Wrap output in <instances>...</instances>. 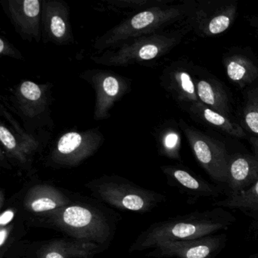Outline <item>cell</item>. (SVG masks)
Segmentation results:
<instances>
[{"label":"cell","mask_w":258,"mask_h":258,"mask_svg":"<svg viewBox=\"0 0 258 258\" xmlns=\"http://www.w3.org/2000/svg\"><path fill=\"white\" fill-rule=\"evenodd\" d=\"M180 82L182 88L183 89L184 91L186 92L188 94L194 95L195 93V87L191 81V78L188 74L183 73L180 75Z\"/></svg>","instance_id":"obj_20"},{"label":"cell","mask_w":258,"mask_h":258,"mask_svg":"<svg viewBox=\"0 0 258 258\" xmlns=\"http://www.w3.org/2000/svg\"><path fill=\"white\" fill-rule=\"evenodd\" d=\"M7 232L6 229H2L0 231V245H3L5 242L6 238H7Z\"/></svg>","instance_id":"obj_24"},{"label":"cell","mask_w":258,"mask_h":258,"mask_svg":"<svg viewBox=\"0 0 258 258\" xmlns=\"http://www.w3.org/2000/svg\"><path fill=\"white\" fill-rule=\"evenodd\" d=\"M24 12L28 17H36L40 13V2L38 0H25Z\"/></svg>","instance_id":"obj_16"},{"label":"cell","mask_w":258,"mask_h":258,"mask_svg":"<svg viewBox=\"0 0 258 258\" xmlns=\"http://www.w3.org/2000/svg\"><path fill=\"white\" fill-rule=\"evenodd\" d=\"M246 123L250 130L255 134H258V113L250 111L246 115Z\"/></svg>","instance_id":"obj_21"},{"label":"cell","mask_w":258,"mask_h":258,"mask_svg":"<svg viewBox=\"0 0 258 258\" xmlns=\"http://www.w3.org/2000/svg\"><path fill=\"white\" fill-rule=\"evenodd\" d=\"M51 31L56 37H61L66 33V24L59 16H54L51 21Z\"/></svg>","instance_id":"obj_15"},{"label":"cell","mask_w":258,"mask_h":258,"mask_svg":"<svg viewBox=\"0 0 258 258\" xmlns=\"http://www.w3.org/2000/svg\"><path fill=\"white\" fill-rule=\"evenodd\" d=\"M21 92L26 99L31 101L37 100L41 96V90L40 87L31 81H26L22 84Z\"/></svg>","instance_id":"obj_8"},{"label":"cell","mask_w":258,"mask_h":258,"mask_svg":"<svg viewBox=\"0 0 258 258\" xmlns=\"http://www.w3.org/2000/svg\"><path fill=\"white\" fill-rule=\"evenodd\" d=\"M257 180L258 160L248 156H238L229 160L226 182L227 196L246 191Z\"/></svg>","instance_id":"obj_2"},{"label":"cell","mask_w":258,"mask_h":258,"mask_svg":"<svg viewBox=\"0 0 258 258\" xmlns=\"http://www.w3.org/2000/svg\"><path fill=\"white\" fill-rule=\"evenodd\" d=\"M246 70L242 66L235 62V61H232L229 63L227 67V74L228 76L232 80V81H239L244 78L245 75Z\"/></svg>","instance_id":"obj_11"},{"label":"cell","mask_w":258,"mask_h":258,"mask_svg":"<svg viewBox=\"0 0 258 258\" xmlns=\"http://www.w3.org/2000/svg\"><path fill=\"white\" fill-rule=\"evenodd\" d=\"M46 258H64L60 253L56 252H51L46 255Z\"/></svg>","instance_id":"obj_25"},{"label":"cell","mask_w":258,"mask_h":258,"mask_svg":"<svg viewBox=\"0 0 258 258\" xmlns=\"http://www.w3.org/2000/svg\"><path fill=\"white\" fill-rule=\"evenodd\" d=\"M173 177L180 187L181 190L189 199L196 200L205 198H216L223 193L222 188L183 169L173 170Z\"/></svg>","instance_id":"obj_3"},{"label":"cell","mask_w":258,"mask_h":258,"mask_svg":"<svg viewBox=\"0 0 258 258\" xmlns=\"http://www.w3.org/2000/svg\"><path fill=\"white\" fill-rule=\"evenodd\" d=\"M4 43L2 40H0V52H4Z\"/></svg>","instance_id":"obj_26"},{"label":"cell","mask_w":258,"mask_h":258,"mask_svg":"<svg viewBox=\"0 0 258 258\" xmlns=\"http://www.w3.org/2000/svg\"><path fill=\"white\" fill-rule=\"evenodd\" d=\"M14 217V213L12 211H7L4 212L0 217V224L2 226L8 224Z\"/></svg>","instance_id":"obj_22"},{"label":"cell","mask_w":258,"mask_h":258,"mask_svg":"<svg viewBox=\"0 0 258 258\" xmlns=\"http://www.w3.org/2000/svg\"><path fill=\"white\" fill-rule=\"evenodd\" d=\"M155 16L151 12H143L134 16L131 21V25L135 29H142L153 22Z\"/></svg>","instance_id":"obj_10"},{"label":"cell","mask_w":258,"mask_h":258,"mask_svg":"<svg viewBox=\"0 0 258 258\" xmlns=\"http://www.w3.org/2000/svg\"><path fill=\"white\" fill-rule=\"evenodd\" d=\"M198 95L202 102L208 105H214L215 102L214 90L206 81H200L198 84Z\"/></svg>","instance_id":"obj_7"},{"label":"cell","mask_w":258,"mask_h":258,"mask_svg":"<svg viewBox=\"0 0 258 258\" xmlns=\"http://www.w3.org/2000/svg\"><path fill=\"white\" fill-rule=\"evenodd\" d=\"M0 140L6 147L9 149H14L16 146V141L13 134L4 126L0 127Z\"/></svg>","instance_id":"obj_17"},{"label":"cell","mask_w":258,"mask_h":258,"mask_svg":"<svg viewBox=\"0 0 258 258\" xmlns=\"http://www.w3.org/2000/svg\"><path fill=\"white\" fill-rule=\"evenodd\" d=\"M178 137L177 135L174 134H169L167 137H166L165 144L166 146L169 149H172L174 147L176 144H177Z\"/></svg>","instance_id":"obj_23"},{"label":"cell","mask_w":258,"mask_h":258,"mask_svg":"<svg viewBox=\"0 0 258 258\" xmlns=\"http://www.w3.org/2000/svg\"><path fill=\"white\" fill-rule=\"evenodd\" d=\"M33 211L35 212H41V211H49L54 209L56 207L55 202L47 198H42L34 201L32 203Z\"/></svg>","instance_id":"obj_13"},{"label":"cell","mask_w":258,"mask_h":258,"mask_svg":"<svg viewBox=\"0 0 258 258\" xmlns=\"http://www.w3.org/2000/svg\"><path fill=\"white\" fill-rule=\"evenodd\" d=\"M204 117L209 123H212V124L215 125V126H226V124H228V122L226 118H224L220 114H217V112H214V111H211L210 109H205V111H204Z\"/></svg>","instance_id":"obj_14"},{"label":"cell","mask_w":258,"mask_h":258,"mask_svg":"<svg viewBox=\"0 0 258 258\" xmlns=\"http://www.w3.org/2000/svg\"><path fill=\"white\" fill-rule=\"evenodd\" d=\"M103 88L108 96H116L119 90L118 82L115 78H112V77L105 78L103 83Z\"/></svg>","instance_id":"obj_18"},{"label":"cell","mask_w":258,"mask_h":258,"mask_svg":"<svg viewBox=\"0 0 258 258\" xmlns=\"http://www.w3.org/2000/svg\"><path fill=\"white\" fill-rule=\"evenodd\" d=\"M158 53V47L155 45H146L141 48L139 52L140 58L143 60L152 59Z\"/></svg>","instance_id":"obj_19"},{"label":"cell","mask_w":258,"mask_h":258,"mask_svg":"<svg viewBox=\"0 0 258 258\" xmlns=\"http://www.w3.org/2000/svg\"><path fill=\"white\" fill-rule=\"evenodd\" d=\"M246 258H258V252H256V253H252L250 256H247Z\"/></svg>","instance_id":"obj_27"},{"label":"cell","mask_w":258,"mask_h":258,"mask_svg":"<svg viewBox=\"0 0 258 258\" xmlns=\"http://www.w3.org/2000/svg\"><path fill=\"white\" fill-rule=\"evenodd\" d=\"M64 221L75 227L87 226L91 221L92 214L89 210L81 207L74 206L67 208L63 214Z\"/></svg>","instance_id":"obj_5"},{"label":"cell","mask_w":258,"mask_h":258,"mask_svg":"<svg viewBox=\"0 0 258 258\" xmlns=\"http://www.w3.org/2000/svg\"><path fill=\"white\" fill-rule=\"evenodd\" d=\"M123 206L132 211H139L143 208L144 202L140 196L136 195H129L124 197L122 201Z\"/></svg>","instance_id":"obj_12"},{"label":"cell","mask_w":258,"mask_h":258,"mask_svg":"<svg viewBox=\"0 0 258 258\" xmlns=\"http://www.w3.org/2000/svg\"><path fill=\"white\" fill-rule=\"evenodd\" d=\"M213 206L242 211L248 215H258V180L246 191L217 201Z\"/></svg>","instance_id":"obj_4"},{"label":"cell","mask_w":258,"mask_h":258,"mask_svg":"<svg viewBox=\"0 0 258 258\" xmlns=\"http://www.w3.org/2000/svg\"><path fill=\"white\" fill-rule=\"evenodd\" d=\"M82 142V138L77 133H69L63 136L58 142V149L61 153L69 154L78 149Z\"/></svg>","instance_id":"obj_6"},{"label":"cell","mask_w":258,"mask_h":258,"mask_svg":"<svg viewBox=\"0 0 258 258\" xmlns=\"http://www.w3.org/2000/svg\"><path fill=\"white\" fill-rule=\"evenodd\" d=\"M226 234L208 235L195 239L171 241L167 251L178 258H215L226 247Z\"/></svg>","instance_id":"obj_1"},{"label":"cell","mask_w":258,"mask_h":258,"mask_svg":"<svg viewBox=\"0 0 258 258\" xmlns=\"http://www.w3.org/2000/svg\"><path fill=\"white\" fill-rule=\"evenodd\" d=\"M229 24H230V20L227 16H217L210 22L208 28L211 34H220L229 28Z\"/></svg>","instance_id":"obj_9"}]
</instances>
